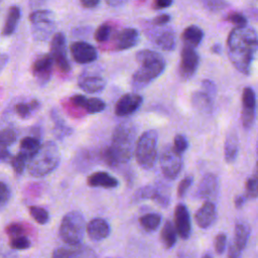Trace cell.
Instances as JSON below:
<instances>
[{"mask_svg":"<svg viewBox=\"0 0 258 258\" xmlns=\"http://www.w3.org/2000/svg\"><path fill=\"white\" fill-rule=\"evenodd\" d=\"M140 226L148 232L155 231L161 224V216L157 213H149L139 218Z\"/></svg>","mask_w":258,"mask_h":258,"instance_id":"4dcf8cb0","label":"cell"},{"mask_svg":"<svg viewBox=\"0 0 258 258\" xmlns=\"http://www.w3.org/2000/svg\"><path fill=\"white\" fill-rule=\"evenodd\" d=\"M212 50H213V52H216V53L220 52V51H221V45H220V44H215V45L212 47Z\"/></svg>","mask_w":258,"mask_h":258,"instance_id":"be15d7a7","label":"cell"},{"mask_svg":"<svg viewBox=\"0 0 258 258\" xmlns=\"http://www.w3.org/2000/svg\"><path fill=\"white\" fill-rule=\"evenodd\" d=\"M86 231L92 241L100 242L110 235L111 228L106 220L102 218H95L87 224Z\"/></svg>","mask_w":258,"mask_h":258,"instance_id":"d6986e66","label":"cell"},{"mask_svg":"<svg viewBox=\"0 0 258 258\" xmlns=\"http://www.w3.org/2000/svg\"><path fill=\"white\" fill-rule=\"evenodd\" d=\"M70 50L74 60L81 64L91 63L98 58L97 49L86 41H75L71 44Z\"/></svg>","mask_w":258,"mask_h":258,"instance_id":"7c38bea8","label":"cell"},{"mask_svg":"<svg viewBox=\"0 0 258 258\" xmlns=\"http://www.w3.org/2000/svg\"><path fill=\"white\" fill-rule=\"evenodd\" d=\"M202 258H213V256L211 255V253H206Z\"/></svg>","mask_w":258,"mask_h":258,"instance_id":"e7e4bbea","label":"cell"},{"mask_svg":"<svg viewBox=\"0 0 258 258\" xmlns=\"http://www.w3.org/2000/svg\"><path fill=\"white\" fill-rule=\"evenodd\" d=\"M159 164L164 176L168 179H175L182 168L181 154L176 152L172 146H165L159 157Z\"/></svg>","mask_w":258,"mask_h":258,"instance_id":"52a82bcc","label":"cell"},{"mask_svg":"<svg viewBox=\"0 0 258 258\" xmlns=\"http://www.w3.org/2000/svg\"><path fill=\"white\" fill-rule=\"evenodd\" d=\"M226 244H227V236L223 233L218 234L215 238V241H214V246H215L216 253L219 254V255L223 254L226 250Z\"/></svg>","mask_w":258,"mask_h":258,"instance_id":"bcb514c9","label":"cell"},{"mask_svg":"<svg viewBox=\"0 0 258 258\" xmlns=\"http://www.w3.org/2000/svg\"><path fill=\"white\" fill-rule=\"evenodd\" d=\"M191 101L194 107L204 113H210L213 109V99L205 92H195Z\"/></svg>","mask_w":258,"mask_h":258,"instance_id":"83f0119b","label":"cell"},{"mask_svg":"<svg viewBox=\"0 0 258 258\" xmlns=\"http://www.w3.org/2000/svg\"><path fill=\"white\" fill-rule=\"evenodd\" d=\"M228 258H241V251L236 247V245L232 242L229 248Z\"/></svg>","mask_w":258,"mask_h":258,"instance_id":"11a10c76","label":"cell"},{"mask_svg":"<svg viewBox=\"0 0 258 258\" xmlns=\"http://www.w3.org/2000/svg\"><path fill=\"white\" fill-rule=\"evenodd\" d=\"M258 46L256 30L249 26L235 27L227 39L228 55L232 64L244 75H249Z\"/></svg>","mask_w":258,"mask_h":258,"instance_id":"6da1fadb","label":"cell"},{"mask_svg":"<svg viewBox=\"0 0 258 258\" xmlns=\"http://www.w3.org/2000/svg\"><path fill=\"white\" fill-rule=\"evenodd\" d=\"M106 2L109 6L118 7V6H121V5L125 4L127 2V0H106Z\"/></svg>","mask_w":258,"mask_h":258,"instance_id":"680465c9","label":"cell"},{"mask_svg":"<svg viewBox=\"0 0 258 258\" xmlns=\"http://www.w3.org/2000/svg\"><path fill=\"white\" fill-rule=\"evenodd\" d=\"M160 58H163L160 53H158L157 51H154V50H150V49L139 50L136 53V60L140 64L146 63V62H151V61H154V60H157Z\"/></svg>","mask_w":258,"mask_h":258,"instance_id":"d590c367","label":"cell"},{"mask_svg":"<svg viewBox=\"0 0 258 258\" xmlns=\"http://www.w3.org/2000/svg\"><path fill=\"white\" fill-rule=\"evenodd\" d=\"M170 21V15L168 14H160L158 16H156L155 18H153L151 20V24L156 25V26H161L164 25L166 23H168Z\"/></svg>","mask_w":258,"mask_h":258,"instance_id":"816d5d0a","label":"cell"},{"mask_svg":"<svg viewBox=\"0 0 258 258\" xmlns=\"http://www.w3.org/2000/svg\"><path fill=\"white\" fill-rule=\"evenodd\" d=\"M140 35L135 28H124L120 31L113 32V39L111 44L112 50H125L134 47L138 44Z\"/></svg>","mask_w":258,"mask_h":258,"instance_id":"8fae6325","label":"cell"},{"mask_svg":"<svg viewBox=\"0 0 258 258\" xmlns=\"http://www.w3.org/2000/svg\"><path fill=\"white\" fill-rule=\"evenodd\" d=\"M204 37V31L202 28H200L197 25H189L184 28V30L181 33V39L185 43V45H188L190 47H197L200 45Z\"/></svg>","mask_w":258,"mask_h":258,"instance_id":"603a6c76","label":"cell"},{"mask_svg":"<svg viewBox=\"0 0 258 258\" xmlns=\"http://www.w3.org/2000/svg\"><path fill=\"white\" fill-rule=\"evenodd\" d=\"M165 69L163 58L142 63L141 67L134 73L131 80V87L134 91H139L147 87L153 80L158 78Z\"/></svg>","mask_w":258,"mask_h":258,"instance_id":"8992f818","label":"cell"},{"mask_svg":"<svg viewBox=\"0 0 258 258\" xmlns=\"http://www.w3.org/2000/svg\"><path fill=\"white\" fill-rule=\"evenodd\" d=\"M9 245L12 249H15V250H25L30 247L31 243H30V240L25 235H21V236L10 238Z\"/></svg>","mask_w":258,"mask_h":258,"instance_id":"b9f144b4","label":"cell"},{"mask_svg":"<svg viewBox=\"0 0 258 258\" xmlns=\"http://www.w3.org/2000/svg\"><path fill=\"white\" fill-rule=\"evenodd\" d=\"M136 141V129L131 122H123L117 125L112 134L111 145L105 150V160L115 166L127 163L134 152Z\"/></svg>","mask_w":258,"mask_h":258,"instance_id":"7a4b0ae2","label":"cell"},{"mask_svg":"<svg viewBox=\"0 0 258 258\" xmlns=\"http://www.w3.org/2000/svg\"><path fill=\"white\" fill-rule=\"evenodd\" d=\"M192 181H194V178L190 175H187V176L183 177L180 180V182H179V184L177 186V196L179 198H182L186 194V191L188 190V188L192 184Z\"/></svg>","mask_w":258,"mask_h":258,"instance_id":"7dc6e473","label":"cell"},{"mask_svg":"<svg viewBox=\"0 0 258 258\" xmlns=\"http://www.w3.org/2000/svg\"><path fill=\"white\" fill-rule=\"evenodd\" d=\"M246 200H247L246 196H243V195H238V196H236V198L234 199V205H235V207H236L237 209H241V208L244 206V204L246 203Z\"/></svg>","mask_w":258,"mask_h":258,"instance_id":"9f6ffc18","label":"cell"},{"mask_svg":"<svg viewBox=\"0 0 258 258\" xmlns=\"http://www.w3.org/2000/svg\"><path fill=\"white\" fill-rule=\"evenodd\" d=\"M249 235H250V228L247 224L242 222L236 224L233 243L236 245V247L240 251H242L246 247Z\"/></svg>","mask_w":258,"mask_h":258,"instance_id":"cb8c5ba5","label":"cell"},{"mask_svg":"<svg viewBox=\"0 0 258 258\" xmlns=\"http://www.w3.org/2000/svg\"><path fill=\"white\" fill-rule=\"evenodd\" d=\"M187 146H188L187 140H186V138H185L183 135H181V134H176V135L174 136V139H173V146H172V147H173V149H174L176 152L182 154V153L186 150Z\"/></svg>","mask_w":258,"mask_h":258,"instance_id":"f6af8a7d","label":"cell"},{"mask_svg":"<svg viewBox=\"0 0 258 258\" xmlns=\"http://www.w3.org/2000/svg\"><path fill=\"white\" fill-rule=\"evenodd\" d=\"M157 132L153 129L143 132L135 142L134 154L137 163L144 169H151L157 159Z\"/></svg>","mask_w":258,"mask_h":258,"instance_id":"277c9868","label":"cell"},{"mask_svg":"<svg viewBox=\"0 0 258 258\" xmlns=\"http://www.w3.org/2000/svg\"><path fill=\"white\" fill-rule=\"evenodd\" d=\"M10 196L11 192L8 185L5 182L0 181V208L7 204V202L10 199Z\"/></svg>","mask_w":258,"mask_h":258,"instance_id":"681fc988","label":"cell"},{"mask_svg":"<svg viewBox=\"0 0 258 258\" xmlns=\"http://www.w3.org/2000/svg\"><path fill=\"white\" fill-rule=\"evenodd\" d=\"M258 190H257V176H256V169L254 175L249 177L246 181V198L254 200L257 198Z\"/></svg>","mask_w":258,"mask_h":258,"instance_id":"7bdbcfd3","label":"cell"},{"mask_svg":"<svg viewBox=\"0 0 258 258\" xmlns=\"http://www.w3.org/2000/svg\"><path fill=\"white\" fill-rule=\"evenodd\" d=\"M226 20L234 25H236V27H243L247 25V18L239 13V12H231L226 16Z\"/></svg>","mask_w":258,"mask_h":258,"instance_id":"ee69618b","label":"cell"},{"mask_svg":"<svg viewBox=\"0 0 258 258\" xmlns=\"http://www.w3.org/2000/svg\"><path fill=\"white\" fill-rule=\"evenodd\" d=\"M17 138L16 132L11 128H5L0 130V145L4 147H9L12 145Z\"/></svg>","mask_w":258,"mask_h":258,"instance_id":"60d3db41","label":"cell"},{"mask_svg":"<svg viewBox=\"0 0 258 258\" xmlns=\"http://www.w3.org/2000/svg\"><path fill=\"white\" fill-rule=\"evenodd\" d=\"M157 194H158V190L156 188H154L151 185H146V186H142L139 189H137V191L134 195V199L136 201H143V200H152L153 201Z\"/></svg>","mask_w":258,"mask_h":258,"instance_id":"ab89813d","label":"cell"},{"mask_svg":"<svg viewBox=\"0 0 258 258\" xmlns=\"http://www.w3.org/2000/svg\"><path fill=\"white\" fill-rule=\"evenodd\" d=\"M174 228L181 239H187L191 233L189 212L184 204H177L174 209Z\"/></svg>","mask_w":258,"mask_h":258,"instance_id":"5bb4252c","label":"cell"},{"mask_svg":"<svg viewBox=\"0 0 258 258\" xmlns=\"http://www.w3.org/2000/svg\"><path fill=\"white\" fill-rule=\"evenodd\" d=\"M172 4V0H154L153 8L155 9H163L169 7Z\"/></svg>","mask_w":258,"mask_h":258,"instance_id":"db71d44e","label":"cell"},{"mask_svg":"<svg viewBox=\"0 0 258 258\" xmlns=\"http://www.w3.org/2000/svg\"><path fill=\"white\" fill-rule=\"evenodd\" d=\"M216 219L217 209L215 204L211 201H206L195 214V221L202 229H208L211 227L215 223Z\"/></svg>","mask_w":258,"mask_h":258,"instance_id":"ac0fdd59","label":"cell"},{"mask_svg":"<svg viewBox=\"0 0 258 258\" xmlns=\"http://www.w3.org/2000/svg\"><path fill=\"white\" fill-rule=\"evenodd\" d=\"M54 15L51 11L45 9H38L33 11L30 16L29 20L32 24L39 23V22H46V21H53Z\"/></svg>","mask_w":258,"mask_h":258,"instance_id":"e575fe53","label":"cell"},{"mask_svg":"<svg viewBox=\"0 0 258 258\" xmlns=\"http://www.w3.org/2000/svg\"><path fill=\"white\" fill-rule=\"evenodd\" d=\"M50 56L58 70L62 73L71 71V64L67 55L66 36L62 32H56L50 42Z\"/></svg>","mask_w":258,"mask_h":258,"instance_id":"ba28073f","label":"cell"},{"mask_svg":"<svg viewBox=\"0 0 258 258\" xmlns=\"http://www.w3.org/2000/svg\"><path fill=\"white\" fill-rule=\"evenodd\" d=\"M177 234L173 224L170 221H166L160 231V240L165 248H172L176 243Z\"/></svg>","mask_w":258,"mask_h":258,"instance_id":"484cf974","label":"cell"},{"mask_svg":"<svg viewBox=\"0 0 258 258\" xmlns=\"http://www.w3.org/2000/svg\"><path fill=\"white\" fill-rule=\"evenodd\" d=\"M46 0H29V5L32 8H37L39 6H41Z\"/></svg>","mask_w":258,"mask_h":258,"instance_id":"94428289","label":"cell"},{"mask_svg":"<svg viewBox=\"0 0 258 258\" xmlns=\"http://www.w3.org/2000/svg\"><path fill=\"white\" fill-rule=\"evenodd\" d=\"M80 3L85 8H95L97 5H99L100 0H80Z\"/></svg>","mask_w":258,"mask_h":258,"instance_id":"6f0895ef","label":"cell"},{"mask_svg":"<svg viewBox=\"0 0 258 258\" xmlns=\"http://www.w3.org/2000/svg\"><path fill=\"white\" fill-rule=\"evenodd\" d=\"M81 253V244H67V246L55 248L51 253V258H78Z\"/></svg>","mask_w":258,"mask_h":258,"instance_id":"d4e9b609","label":"cell"},{"mask_svg":"<svg viewBox=\"0 0 258 258\" xmlns=\"http://www.w3.org/2000/svg\"><path fill=\"white\" fill-rule=\"evenodd\" d=\"M87 184L91 187L115 188L119 185V180L106 171H96L87 177Z\"/></svg>","mask_w":258,"mask_h":258,"instance_id":"44dd1931","label":"cell"},{"mask_svg":"<svg viewBox=\"0 0 258 258\" xmlns=\"http://www.w3.org/2000/svg\"><path fill=\"white\" fill-rule=\"evenodd\" d=\"M8 156H9L8 148L0 145V161H2V160H4V159H6Z\"/></svg>","mask_w":258,"mask_h":258,"instance_id":"91938a15","label":"cell"},{"mask_svg":"<svg viewBox=\"0 0 258 258\" xmlns=\"http://www.w3.org/2000/svg\"><path fill=\"white\" fill-rule=\"evenodd\" d=\"M27 162H28V158L24 154H22L20 151L11 157V166L15 171V173L17 174H21L23 172L24 168L27 165Z\"/></svg>","mask_w":258,"mask_h":258,"instance_id":"f35d334b","label":"cell"},{"mask_svg":"<svg viewBox=\"0 0 258 258\" xmlns=\"http://www.w3.org/2000/svg\"><path fill=\"white\" fill-rule=\"evenodd\" d=\"M59 161L60 153L57 145L53 141H45L28 160L27 169L32 176L41 177L53 171Z\"/></svg>","mask_w":258,"mask_h":258,"instance_id":"3957f363","label":"cell"},{"mask_svg":"<svg viewBox=\"0 0 258 258\" xmlns=\"http://www.w3.org/2000/svg\"><path fill=\"white\" fill-rule=\"evenodd\" d=\"M148 38L159 48L169 51L176 45L175 33L171 28H151L146 30Z\"/></svg>","mask_w":258,"mask_h":258,"instance_id":"30bf717a","label":"cell"},{"mask_svg":"<svg viewBox=\"0 0 258 258\" xmlns=\"http://www.w3.org/2000/svg\"><path fill=\"white\" fill-rule=\"evenodd\" d=\"M19 18H20V8L17 6H11L9 8L6 21L3 27V31H2L4 35H11L14 32L17 26V23L19 21Z\"/></svg>","mask_w":258,"mask_h":258,"instance_id":"f1b7e54d","label":"cell"},{"mask_svg":"<svg viewBox=\"0 0 258 258\" xmlns=\"http://www.w3.org/2000/svg\"><path fill=\"white\" fill-rule=\"evenodd\" d=\"M72 105L77 108L85 110L89 114H96L102 112L106 104L99 98H87L84 95H74L70 99Z\"/></svg>","mask_w":258,"mask_h":258,"instance_id":"e0dca14e","label":"cell"},{"mask_svg":"<svg viewBox=\"0 0 258 258\" xmlns=\"http://www.w3.org/2000/svg\"><path fill=\"white\" fill-rule=\"evenodd\" d=\"M218 189L219 182L217 176L214 173L209 172L202 177L196 190V197L213 202V200L218 196Z\"/></svg>","mask_w":258,"mask_h":258,"instance_id":"9a60e30c","label":"cell"},{"mask_svg":"<svg viewBox=\"0 0 258 258\" xmlns=\"http://www.w3.org/2000/svg\"><path fill=\"white\" fill-rule=\"evenodd\" d=\"M52 64L53 60L50 54H43L33 62L32 73L40 85H44L49 81L51 77Z\"/></svg>","mask_w":258,"mask_h":258,"instance_id":"2e32d148","label":"cell"},{"mask_svg":"<svg viewBox=\"0 0 258 258\" xmlns=\"http://www.w3.org/2000/svg\"><path fill=\"white\" fill-rule=\"evenodd\" d=\"M40 141L34 136H26L21 139L19 147L20 152L24 154L28 160L37 152L40 147Z\"/></svg>","mask_w":258,"mask_h":258,"instance_id":"4316f807","label":"cell"},{"mask_svg":"<svg viewBox=\"0 0 258 258\" xmlns=\"http://www.w3.org/2000/svg\"><path fill=\"white\" fill-rule=\"evenodd\" d=\"M39 107L37 100H32L30 103H18L15 106V112L21 118H27L33 110H36Z\"/></svg>","mask_w":258,"mask_h":258,"instance_id":"836d02e7","label":"cell"},{"mask_svg":"<svg viewBox=\"0 0 258 258\" xmlns=\"http://www.w3.org/2000/svg\"><path fill=\"white\" fill-rule=\"evenodd\" d=\"M86 231V221L82 213L72 211L66 214L59 225V237L67 244H81Z\"/></svg>","mask_w":258,"mask_h":258,"instance_id":"5b68a950","label":"cell"},{"mask_svg":"<svg viewBox=\"0 0 258 258\" xmlns=\"http://www.w3.org/2000/svg\"><path fill=\"white\" fill-rule=\"evenodd\" d=\"M52 119H53V122H54V127H55V130H56V135L59 138H62L64 136L71 134L72 129L67 126L66 122L61 119V117L58 115L57 112H54L52 114Z\"/></svg>","mask_w":258,"mask_h":258,"instance_id":"74e56055","label":"cell"},{"mask_svg":"<svg viewBox=\"0 0 258 258\" xmlns=\"http://www.w3.org/2000/svg\"><path fill=\"white\" fill-rule=\"evenodd\" d=\"M78 86L86 93L95 94L103 91L106 86V81L97 75L84 74L79 77Z\"/></svg>","mask_w":258,"mask_h":258,"instance_id":"ffe728a7","label":"cell"},{"mask_svg":"<svg viewBox=\"0 0 258 258\" xmlns=\"http://www.w3.org/2000/svg\"><path fill=\"white\" fill-rule=\"evenodd\" d=\"M202 87L204 89L203 92H205L209 97H211L212 99L215 98L216 94H217V87L216 85L210 81V80H204L202 82Z\"/></svg>","mask_w":258,"mask_h":258,"instance_id":"f907efd6","label":"cell"},{"mask_svg":"<svg viewBox=\"0 0 258 258\" xmlns=\"http://www.w3.org/2000/svg\"><path fill=\"white\" fill-rule=\"evenodd\" d=\"M242 103H243V111H252L256 110V96L255 92L251 87H246L243 90L242 94Z\"/></svg>","mask_w":258,"mask_h":258,"instance_id":"1f68e13d","label":"cell"},{"mask_svg":"<svg viewBox=\"0 0 258 258\" xmlns=\"http://www.w3.org/2000/svg\"><path fill=\"white\" fill-rule=\"evenodd\" d=\"M29 213H30V216L33 218V220L40 225L46 224L49 220V215L47 211L41 207L31 206L29 208Z\"/></svg>","mask_w":258,"mask_h":258,"instance_id":"8d00e7d4","label":"cell"},{"mask_svg":"<svg viewBox=\"0 0 258 258\" xmlns=\"http://www.w3.org/2000/svg\"><path fill=\"white\" fill-rule=\"evenodd\" d=\"M239 152V140L235 132H231L225 139L224 144V157L225 161L232 164L236 161Z\"/></svg>","mask_w":258,"mask_h":258,"instance_id":"7402d4cb","label":"cell"},{"mask_svg":"<svg viewBox=\"0 0 258 258\" xmlns=\"http://www.w3.org/2000/svg\"><path fill=\"white\" fill-rule=\"evenodd\" d=\"M200 63V56L194 47L184 45L180 53L179 76L182 80L187 81L194 77Z\"/></svg>","mask_w":258,"mask_h":258,"instance_id":"9c48e42d","label":"cell"},{"mask_svg":"<svg viewBox=\"0 0 258 258\" xmlns=\"http://www.w3.org/2000/svg\"><path fill=\"white\" fill-rule=\"evenodd\" d=\"M153 201H154L156 204H158L160 207H166V206H168V204L170 203L169 197H167V196H165V195H162V194H160L159 191H158V194L156 195V197L154 198Z\"/></svg>","mask_w":258,"mask_h":258,"instance_id":"f5cc1de1","label":"cell"},{"mask_svg":"<svg viewBox=\"0 0 258 258\" xmlns=\"http://www.w3.org/2000/svg\"><path fill=\"white\" fill-rule=\"evenodd\" d=\"M54 30V22L46 21L32 24V34L37 40H45Z\"/></svg>","mask_w":258,"mask_h":258,"instance_id":"f546056e","label":"cell"},{"mask_svg":"<svg viewBox=\"0 0 258 258\" xmlns=\"http://www.w3.org/2000/svg\"><path fill=\"white\" fill-rule=\"evenodd\" d=\"M6 233L10 238L16 237V236H21L24 235L25 229L23 226L19 223H11L6 227Z\"/></svg>","mask_w":258,"mask_h":258,"instance_id":"c3c4849f","label":"cell"},{"mask_svg":"<svg viewBox=\"0 0 258 258\" xmlns=\"http://www.w3.org/2000/svg\"><path fill=\"white\" fill-rule=\"evenodd\" d=\"M113 32H114V28L111 24L103 23L95 31L94 37L96 41H98L99 43H107L111 39Z\"/></svg>","mask_w":258,"mask_h":258,"instance_id":"d6a6232c","label":"cell"},{"mask_svg":"<svg viewBox=\"0 0 258 258\" xmlns=\"http://www.w3.org/2000/svg\"><path fill=\"white\" fill-rule=\"evenodd\" d=\"M7 60H8V56L4 53H1L0 54V71L5 67Z\"/></svg>","mask_w":258,"mask_h":258,"instance_id":"6125c7cd","label":"cell"},{"mask_svg":"<svg viewBox=\"0 0 258 258\" xmlns=\"http://www.w3.org/2000/svg\"><path fill=\"white\" fill-rule=\"evenodd\" d=\"M143 103V98L139 94L131 93L123 95L115 105V114L119 117H126L135 113Z\"/></svg>","mask_w":258,"mask_h":258,"instance_id":"4fadbf2b","label":"cell"}]
</instances>
